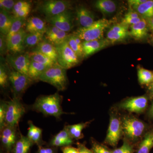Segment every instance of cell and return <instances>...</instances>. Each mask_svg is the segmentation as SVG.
Wrapping results in <instances>:
<instances>
[{"label": "cell", "mask_w": 153, "mask_h": 153, "mask_svg": "<svg viewBox=\"0 0 153 153\" xmlns=\"http://www.w3.org/2000/svg\"><path fill=\"white\" fill-rule=\"evenodd\" d=\"M62 97L57 93L38 97L32 105L34 110L41 112L46 116H50L60 118L63 114L61 103Z\"/></svg>", "instance_id": "obj_1"}, {"label": "cell", "mask_w": 153, "mask_h": 153, "mask_svg": "<svg viewBox=\"0 0 153 153\" xmlns=\"http://www.w3.org/2000/svg\"><path fill=\"white\" fill-rule=\"evenodd\" d=\"M66 70L56 63L44 71L39 77V80L51 84L59 91H63L68 85Z\"/></svg>", "instance_id": "obj_2"}, {"label": "cell", "mask_w": 153, "mask_h": 153, "mask_svg": "<svg viewBox=\"0 0 153 153\" xmlns=\"http://www.w3.org/2000/svg\"><path fill=\"white\" fill-rule=\"evenodd\" d=\"M112 21L102 19L95 21L88 27H80L74 33L83 41L102 39L105 30L110 26Z\"/></svg>", "instance_id": "obj_3"}, {"label": "cell", "mask_w": 153, "mask_h": 153, "mask_svg": "<svg viewBox=\"0 0 153 153\" xmlns=\"http://www.w3.org/2000/svg\"><path fill=\"white\" fill-rule=\"evenodd\" d=\"M56 47L57 53V63L65 69L76 66L80 59L68 46L66 41Z\"/></svg>", "instance_id": "obj_4"}, {"label": "cell", "mask_w": 153, "mask_h": 153, "mask_svg": "<svg viewBox=\"0 0 153 153\" xmlns=\"http://www.w3.org/2000/svg\"><path fill=\"white\" fill-rule=\"evenodd\" d=\"M33 81L27 75L19 73L13 69L9 70V82L15 98L20 99Z\"/></svg>", "instance_id": "obj_5"}, {"label": "cell", "mask_w": 153, "mask_h": 153, "mask_svg": "<svg viewBox=\"0 0 153 153\" xmlns=\"http://www.w3.org/2000/svg\"><path fill=\"white\" fill-rule=\"evenodd\" d=\"M25 111V107L20 99L13 97L7 102L5 126L17 127Z\"/></svg>", "instance_id": "obj_6"}, {"label": "cell", "mask_w": 153, "mask_h": 153, "mask_svg": "<svg viewBox=\"0 0 153 153\" xmlns=\"http://www.w3.org/2000/svg\"><path fill=\"white\" fill-rule=\"evenodd\" d=\"M70 1L64 0H50L45 1L40 6V10L46 18L55 16L69 10Z\"/></svg>", "instance_id": "obj_7"}, {"label": "cell", "mask_w": 153, "mask_h": 153, "mask_svg": "<svg viewBox=\"0 0 153 153\" xmlns=\"http://www.w3.org/2000/svg\"><path fill=\"white\" fill-rule=\"evenodd\" d=\"M122 127L126 135L132 140H136L141 136L146 129V126L142 121L133 117L124 118Z\"/></svg>", "instance_id": "obj_8"}, {"label": "cell", "mask_w": 153, "mask_h": 153, "mask_svg": "<svg viewBox=\"0 0 153 153\" xmlns=\"http://www.w3.org/2000/svg\"><path fill=\"white\" fill-rule=\"evenodd\" d=\"M6 60L13 69L28 76V70L31 60L28 53L9 54L6 57Z\"/></svg>", "instance_id": "obj_9"}, {"label": "cell", "mask_w": 153, "mask_h": 153, "mask_svg": "<svg viewBox=\"0 0 153 153\" xmlns=\"http://www.w3.org/2000/svg\"><path fill=\"white\" fill-rule=\"evenodd\" d=\"M46 19L50 25L66 33L70 32L73 28L74 16L69 10L55 16L46 18Z\"/></svg>", "instance_id": "obj_10"}, {"label": "cell", "mask_w": 153, "mask_h": 153, "mask_svg": "<svg viewBox=\"0 0 153 153\" xmlns=\"http://www.w3.org/2000/svg\"><path fill=\"white\" fill-rule=\"evenodd\" d=\"M122 131V125L120 120L115 117H112L110 121L105 141L110 146H116L120 139Z\"/></svg>", "instance_id": "obj_11"}, {"label": "cell", "mask_w": 153, "mask_h": 153, "mask_svg": "<svg viewBox=\"0 0 153 153\" xmlns=\"http://www.w3.org/2000/svg\"><path fill=\"white\" fill-rule=\"evenodd\" d=\"M17 135L16 127L5 126L1 130V143L8 153L12 152L18 139Z\"/></svg>", "instance_id": "obj_12"}, {"label": "cell", "mask_w": 153, "mask_h": 153, "mask_svg": "<svg viewBox=\"0 0 153 153\" xmlns=\"http://www.w3.org/2000/svg\"><path fill=\"white\" fill-rule=\"evenodd\" d=\"M27 33L22 28L19 32L7 40L8 51L11 54H19L25 51V47L24 41Z\"/></svg>", "instance_id": "obj_13"}, {"label": "cell", "mask_w": 153, "mask_h": 153, "mask_svg": "<svg viewBox=\"0 0 153 153\" xmlns=\"http://www.w3.org/2000/svg\"><path fill=\"white\" fill-rule=\"evenodd\" d=\"M70 34L51 25L47 27L44 38L55 47L61 45L67 41Z\"/></svg>", "instance_id": "obj_14"}, {"label": "cell", "mask_w": 153, "mask_h": 153, "mask_svg": "<svg viewBox=\"0 0 153 153\" xmlns=\"http://www.w3.org/2000/svg\"><path fill=\"white\" fill-rule=\"evenodd\" d=\"M148 103L147 97L142 96L129 99L121 104L120 107L129 112L138 113L146 109Z\"/></svg>", "instance_id": "obj_15"}, {"label": "cell", "mask_w": 153, "mask_h": 153, "mask_svg": "<svg viewBox=\"0 0 153 153\" xmlns=\"http://www.w3.org/2000/svg\"><path fill=\"white\" fill-rule=\"evenodd\" d=\"M110 41L106 39H99L88 41H83L82 44V51L84 57L93 55L101 49L109 46Z\"/></svg>", "instance_id": "obj_16"}, {"label": "cell", "mask_w": 153, "mask_h": 153, "mask_svg": "<svg viewBox=\"0 0 153 153\" xmlns=\"http://www.w3.org/2000/svg\"><path fill=\"white\" fill-rule=\"evenodd\" d=\"M76 16L81 27H90L95 22L93 13L83 6H79L76 9Z\"/></svg>", "instance_id": "obj_17"}, {"label": "cell", "mask_w": 153, "mask_h": 153, "mask_svg": "<svg viewBox=\"0 0 153 153\" xmlns=\"http://www.w3.org/2000/svg\"><path fill=\"white\" fill-rule=\"evenodd\" d=\"M73 139L65 126L62 130L53 137L50 141V145L54 147L68 146L73 143Z\"/></svg>", "instance_id": "obj_18"}, {"label": "cell", "mask_w": 153, "mask_h": 153, "mask_svg": "<svg viewBox=\"0 0 153 153\" xmlns=\"http://www.w3.org/2000/svg\"><path fill=\"white\" fill-rule=\"evenodd\" d=\"M47 27L45 22L38 17H30L26 22V30L29 33L45 34Z\"/></svg>", "instance_id": "obj_19"}, {"label": "cell", "mask_w": 153, "mask_h": 153, "mask_svg": "<svg viewBox=\"0 0 153 153\" xmlns=\"http://www.w3.org/2000/svg\"><path fill=\"white\" fill-rule=\"evenodd\" d=\"M149 30L146 21L143 19L140 22L131 26L129 34L134 39L141 40L147 37Z\"/></svg>", "instance_id": "obj_20"}, {"label": "cell", "mask_w": 153, "mask_h": 153, "mask_svg": "<svg viewBox=\"0 0 153 153\" xmlns=\"http://www.w3.org/2000/svg\"><path fill=\"white\" fill-rule=\"evenodd\" d=\"M33 50L41 52L57 63V53L56 47L44 38Z\"/></svg>", "instance_id": "obj_21"}, {"label": "cell", "mask_w": 153, "mask_h": 153, "mask_svg": "<svg viewBox=\"0 0 153 153\" xmlns=\"http://www.w3.org/2000/svg\"><path fill=\"white\" fill-rule=\"evenodd\" d=\"M34 143L30 140L27 137L21 134L16 142L14 145L13 153H28Z\"/></svg>", "instance_id": "obj_22"}, {"label": "cell", "mask_w": 153, "mask_h": 153, "mask_svg": "<svg viewBox=\"0 0 153 153\" xmlns=\"http://www.w3.org/2000/svg\"><path fill=\"white\" fill-rule=\"evenodd\" d=\"M14 16H12L3 10H0V32L6 36L10 30L13 21Z\"/></svg>", "instance_id": "obj_23"}, {"label": "cell", "mask_w": 153, "mask_h": 153, "mask_svg": "<svg viewBox=\"0 0 153 153\" xmlns=\"http://www.w3.org/2000/svg\"><path fill=\"white\" fill-rule=\"evenodd\" d=\"M66 42L69 47L76 53L80 60L84 57L82 47L83 41L79 37L74 33L70 34Z\"/></svg>", "instance_id": "obj_24"}, {"label": "cell", "mask_w": 153, "mask_h": 153, "mask_svg": "<svg viewBox=\"0 0 153 153\" xmlns=\"http://www.w3.org/2000/svg\"><path fill=\"white\" fill-rule=\"evenodd\" d=\"M49 67L44 64L31 61L28 70V76L33 81L39 80L41 74Z\"/></svg>", "instance_id": "obj_25"}, {"label": "cell", "mask_w": 153, "mask_h": 153, "mask_svg": "<svg viewBox=\"0 0 153 153\" xmlns=\"http://www.w3.org/2000/svg\"><path fill=\"white\" fill-rule=\"evenodd\" d=\"M28 124L29 127L27 137L34 144H36L40 146L43 142L42 129L35 126L31 121H29Z\"/></svg>", "instance_id": "obj_26"}, {"label": "cell", "mask_w": 153, "mask_h": 153, "mask_svg": "<svg viewBox=\"0 0 153 153\" xmlns=\"http://www.w3.org/2000/svg\"><path fill=\"white\" fill-rule=\"evenodd\" d=\"M143 19H149L153 17V1L147 0L145 2L133 8Z\"/></svg>", "instance_id": "obj_27"}, {"label": "cell", "mask_w": 153, "mask_h": 153, "mask_svg": "<svg viewBox=\"0 0 153 153\" xmlns=\"http://www.w3.org/2000/svg\"><path fill=\"white\" fill-rule=\"evenodd\" d=\"M96 8L105 14L113 13L117 10V5L111 0H99L95 4Z\"/></svg>", "instance_id": "obj_28"}, {"label": "cell", "mask_w": 153, "mask_h": 153, "mask_svg": "<svg viewBox=\"0 0 153 153\" xmlns=\"http://www.w3.org/2000/svg\"><path fill=\"white\" fill-rule=\"evenodd\" d=\"M31 61L44 64L49 66H53L57 63L54 60L47 57L41 52L33 50L32 52L28 53Z\"/></svg>", "instance_id": "obj_29"}, {"label": "cell", "mask_w": 153, "mask_h": 153, "mask_svg": "<svg viewBox=\"0 0 153 153\" xmlns=\"http://www.w3.org/2000/svg\"><path fill=\"white\" fill-rule=\"evenodd\" d=\"M44 34L40 33H27L24 44L25 48H32L38 46L44 39Z\"/></svg>", "instance_id": "obj_30"}, {"label": "cell", "mask_w": 153, "mask_h": 153, "mask_svg": "<svg viewBox=\"0 0 153 153\" xmlns=\"http://www.w3.org/2000/svg\"><path fill=\"white\" fill-rule=\"evenodd\" d=\"M153 147V131L146 134L139 146L137 153H149Z\"/></svg>", "instance_id": "obj_31"}, {"label": "cell", "mask_w": 153, "mask_h": 153, "mask_svg": "<svg viewBox=\"0 0 153 153\" xmlns=\"http://www.w3.org/2000/svg\"><path fill=\"white\" fill-rule=\"evenodd\" d=\"M139 82L142 85H149L153 82V71L139 67L137 71Z\"/></svg>", "instance_id": "obj_32"}, {"label": "cell", "mask_w": 153, "mask_h": 153, "mask_svg": "<svg viewBox=\"0 0 153 153\" xmlns=\"http://www.w3.org/2000/svg\"><path fill=\"white\" fill-rule=\"evenodd\" d=\"M87 124V123H86L66 126L71 137L73 139L77 140L81 138L82 130L85 128Z\"/></svg>", "instance_id": "obj_33"}, {"label": "cell", "mask_w": 153, "mask_h": 153, "mask_svg": "<svg viewBox=\"0 0 153 153\" xmlns=\"http://www.w3.org/2000/svg\"><path fill=\"white\" fill-rule=\"evenodd\" d=\"M3 57H1L0 63V86L3 88L7 87L9 83V70L5 63L3 62Z\"/></svg>", "instance_id": "obj_34"}, {"label": "cell", "mask_w": 153, "mask_h": 153, "mask_svg": "<svg viewBox=\"0 0 153 153\" xmlns=\"http://www.w3.org/2000/svg\"><path fill=\"white\" fill-rule=\"evenodd\" d=\"M26 24V19L19 18L14 16L13 21L11 26L10 30L7 36V40H8L15 34L19 32Z\"/></svg>", "instance_id": "obj_35"}, {"label": "cell", "mask_w": 153, "mask_h": 153, "mask_svg": "<svg viewBox=\"0 0 153 153\" xmlns=\"http://www.w3.org/2000/svg\"><path fill=\"white\" fill-rule=\"evenodd\" d=\"M129 33H120L115 32L110 28L106 34L107 39L110 41L111 43L122 41L127 37Z\"/></svg>", "instance_id": "obj_36"}, {"label": "cell", "mask_w": 153, "mask_h": 153, "mask_svg": "<svg viewBox=\"0 0 153 153\" xmlns=\"http://www.w3.org/2000/svg\"><path fill=\"white\" fill-rule=\"evenodd\" d=\"M17 1L13 0H1L0 1V10L7 12L9 13H13L15 4Z\"/></svg>", "instance_id": "obj_37"}, {"label": "cell", "mask_w": 153, "mask_h": 153, "mask_svg": "<svg viewBox=\"0 0 153 153\" xmlns=\"http://www.w3.org/2000/svg\"><path fill=\"white\" fill-rule=\"evenodd\" d=\"M7 102L1 101L0 104V129L5 126Z\"/></svg>", "instance_id": "obj_38"}, {"label": "cell", "mask_w": 153, "mask_h": 153, "mask_svg": "<svg viewBox=\"0 0 153 153\" xmlns=\"http://www.w3.org/2000/svg\"><path fill=\"white\" fill-rule=\"evenodd\" d=\"M113 153H133V148L131 145L126 141H124L123 144L120 147L114 150Z\"/></svg>", "instance_id": "obj_39"}, {"label": "cell", "mask_w": 153, "mask_h": 153, "mask_svg": "<svg viewBox=\"0 0 153 153\" xmlns=\"http://www.w3.org/2000/svg\"><path fill=\"white\" fill-rule=\"evenodd\" d=\"M8 51L7 44V36L0 34V54L1 56L5 55Z\"/></svg>", "instance_id": "obj_40"}, {"label": "cell", "mask_w": 153, "mask_h": 153, "mask_svg": "<svg viewBox=\"0 0 153 153\" xmlns=\"http://www.w3.org/2000/svg\"><path fill=\"white\" fill-rule=\"evenodd\" d=\"M29 6H31V3L30 1H18L14 6L13 12V16L16 15L18 12L22 10V9Z\"/></svg>", "instance_id": "obj_41"}, {"label": "cell", "mask_w": 153, "mask_h": 153, "mask_svg": "<svg viewBox=\"0 0 153 153\" xmlns=\"http://www.w3.org/2000/svg\"><path fill=\"white\" fill-rule=\"evenodd\" d=\"M110 29L115 32L119 33H129L127 25H124L122 23L121 24H117L114 25L110 28Z\"/></svg>", "instance_id": "obj_42"}, {"label": "cell", "mask_w": 153, "mask_h": 153, "mask_svg": "<svg viewBox=\"0 0 153 153\" xmlns=\"http://www.w3.org/2000/svg\"><path fill=\"white\" fill-rule=\"evenodd\" d=\"M92 150L94 153H113L104 146L99 144L94 143L92 145Z\"/></svg>", "instance_id": "obj_43"}, {"label": "cell", "mask_w": 153, "mask_h": 153, "mask_svg": "<svg viewBox=\"0 0 153 153\" xmlns=\"http://www.w3.org/2000/svg\"><path fill=\"white\" fill-rule=\"evenodd\" d=\"M143 19L142 17H139V18H124L123 19L122 22V23L128 26L129 25H135V24H137L140 22Z\"/></svg>", "instance_id": "obj_44"}, {"label": "cell", "mask_w": 153, "mask_h": 153, "mask_svg": "<svg viewBox=\"0 0 153 153\" xmlns=\"http://www.w3.org/2000/svg\"><path fill=\"white\" fill-rule=\"evenodd\" d=\"M31 9V6H28V7H26L19 11L16 15H14V16L16 17H19V18L26 19L28 15L30 13Z\"/></svg>", "instance_id": "obj_45"}, {"label": "cell", "mask_w": 153, "mask_h": 153, "mask_svg": "<svg viewBox=\"0 0 153 153\" xmlns=\"http://www.w3.org/2000/svg\"><path fill=\"white\" fill-rule=\"evenodd\" d=\"M147 0H129L128 1V3L129 6L133 9L145 2Z\"/></svg>", "instance_id": "obj_46"}, {"label": "cell", "mask_w": 153, "mask_h": 153, "mask_svg": "<svg viewBox=\"0 0 153 153\" xmlns=\"http://www.w3.org/2000/svg\"><path fill=\"white\" fill-rule=\"evenodd\" d=\"M63 153H79L78 149L71 146L63 147L62 148Z\"/></svg>", "instance_id": "obj_47"}, {"label": "cell", "mask_w": 153, "mask_h": 153, "mask_svg": "<svg viewBox=\"0 0 153 153\" xmlns=\"http://www.w3.org/2000/svg\"><path fill=\"white\" fill-rule=\"evenodd\" d=\"M78 150L79 153H94L93 151L88 149L84 145L78 144Z\"/></svg>", "instance_id": "obj_48"}, {"label": "cell", "mask_w": 153, "mask_h": 153, "mask_svg": "<svg viewBox=\"0 0 153 153\" xmlns=\"http://www.w3.org/2000/svg\"><path fill=\"white\" fill-rule=\"evenodd\" d=\"M37 153H55L53 148L41 147L38 149Z\"/></svg>", "instance_id": "obj_49"}, {"label": "cell", "mask_w": 153, "mask_h": 153, "mask_svg": "<svg viewBox=\"0 0 153 153\" xmlns=\"http://www.w3.org/2000/svg\"><path fill=\"white\" fill-rule=\"evenodd\" d=\"M140 14L135 11H131L126 14L124 18H137L141 17Z\"/></svg>", "instance_id": "obj_50"}, {"label": "cell", "mask_w": 153, "mask_h": 153, "mask_svg": "<svg viewBox=\"0 0 153 153\" xmlns=\"http://www.w3.org/2000/svg\"><path fill=\"white\" fill-rule=\"evenodd\" d=\"M149 30L153 33V17L149 19H146Z\"/></svg>", "instance_id": "obj_51"}, {"label": "cell", "mask_w": 153, "mask_h": 153, "mask_svg": "<svg viewBox=\"0 0 153 153\" xmlns=\"http://www.w3.org/2000/svg\"><path fill=\"white\" fill-rule=\"evenodd\" d=\"M148 90L150 94L153 98V82L150 84L149 85H148Z\"/></svg>", "instance_id": "obj_52"}, {"label": "cell", "mask_w": 153, "mask_h": 153, "mask_svg": "<svg viewBox=\"0 0 153 153\" xmlns=\"http://www.w3.org/2000/svg\"><path fill=\"white\" fill-rule=\"evenodd\" d=\"M149 115L151 117L153 118V100L152 105L151 106L150 109Z\"/></svg>", "instance_id": "obj_53"}, {"label": "cell", "mask_w": 153, "mask_h": 153, "mask_svg": "<svg viewBox=\"0 0 153 153\" xmlns=\"http://www.w3.org/2000/svg\"><path fill=\"white\" fill-rule=\"evenodd\" d=\"M151 42H152V44L153 45V36H152L151 38Z\"/></svg>", "instance_id": "obj_54"}, {"label": "cell", "mask_w": 153, "mask_h": 153, "mask_svg": "<svg viewBox=\"0 0 153 153\" xmlns=\"http://www.w3.org/2000/svg\"><path fill=\"white\" fill-rule=\"evenodd\" d=\"M0 153H5L4 152H3V151H1V152H0Z\"/></svg>", "instance_id": "obj_55"}]
</instances>
